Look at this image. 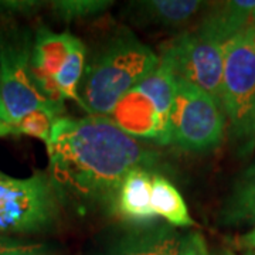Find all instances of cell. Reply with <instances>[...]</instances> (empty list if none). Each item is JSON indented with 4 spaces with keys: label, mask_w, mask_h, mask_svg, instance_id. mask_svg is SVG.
<instances>
[{
    "label": "cell",
    "mask_w": 255,
    "mask_h": 255,
    "mask_svg": "<svg viewBox=\"0 0 255 255\" xmlns=\"http://www.w3.org/2000/svg\"><path fill=\"white\" fill-rule=\"evenodd\" d=\"M50 176L77 200H114L124 177L142 167L155 170L159 155L128 136L107 117L57 119L47 143Z\"/></svg>",
    "instance_id": "obj_1"
},
{
    "label": "cell",
    "mask_w": 255,
    "mask_h": 255,
    "mask_svg": "<svg viewBox=\"0 0 255 255\" xmlns=\"http://www.w3.org/2000/svg\"><path fill=\"white\" fill-rule=\"evenodd\" d=\"M159 65V55L130 30L119 28L92 51L78 88L80 105L90 115L105 117L128 91Z\"/></svg>",
    "instance_id": "obj_2"
},
{
    "label": "cell",
    "mask_w": 255,
    "mask_h": 255,
    "mask_svg": "<svg viewBox=\"0 0 255 255\" xmlns=\"http://www.w3.org/2000/svg\"><path fill=\"white\" fill-rule=\"evenodd\" d=\"M221 108L238 157L255 149V28L248 26L224 46Z\"/></svg>",
    "instance_id": "obj_3"
},
{
    "label": "cell",
    "mask_w": 255,
    "mask_h": 255,
    "mask_svg": "<svg viewBox=\"0 0 255 255\" xmlns=\"http://www.w3.org/2000/svg\"><path fill=\"white\" fill-rule=\"evenodd\" d=\"M31 50L28 28L14 23L0 26V122L10 127L33 111L64 110L63 102L50 101L36 87L30 67Z\"/></svg>",
    "instance_id": "obj_4"
},
{
    "label": "cell",
    "mask_w": 255,
    "mask_h": 255,
    "mask_svg": "<svg viewBox=\"0 0 255 255\" xmlns=\"http://www.w3.org/2000/svg\"><path fill=\"white\" fill-rule=\"evenodd\" d=\"M64 197L48 173L17 179L0 172V234H36L53 228Z\"/></svg>",
    "instance_id": "obj_5"
},
{
    "label": "cell",
    "mask_w": 255,
    "mask_h": 255,
    "mask_svg": "<svg viewBox=\"0 0 255 255\" xmlns=\"http://www.w3.org/2000/svg\"><path fill=\"white\" fill-rule=\"evenodd\" d=\"M226 117L219 104L194 84L176 77L170 112V143L190 153L217 149L226 135Z\"/></svg>",
    "instance_id": "obj_6"
},
{
    "label": "cell",
    "mask_w": 255,
    "mask_h": 255,
    "mask_svg": "<svg viewBox=\"0 0 255 255\" xmlns=\"http://www.w3.org/2000/svg\"><path fill=\"white\" fill-rule=\"evenodd\" d=\"M224 46L194 28L186 30L160 47L159 61L174 77L191 82L207 92L221 107Z\"/></svg>",
    "instance_id": "obj_7"
},
{
    "label": "cell",
    "mask_w": 255,
    "mask_h": 255,
    "mask_svg": "<svg viewBox=\"0 0 255 255\" xmlns=\"http://www.w3.org/2000/svg\"><path fill=\"white\" fill-rule=\"evenodd\" d=\"M105 117L136 140L170 145V122L160 114L153 98L139 85L128 91Z\"/></svg>",
    "instance_id": "obj_8"
},
{
    "label": "cell",
    "mask_w": 255,
    "mask_h": 255,
    "mask_svg": "<svg viewBox=\"0 0 255 255\" xmlns=\"http://www.w3.org/2000/svg\"><path fill=\"white\" fill-rule=\"evenodd\" d=\"M74 37L70 31L55 33L46 26L37 28L33 38L30 67L36 87L54 102H63L55 91V77L65 63Z\"/></svg>",
    "instance_id": "obj_9"
},
{
    "label": "cell",
    "mask_w": 255,
    "mask_h": 255,
    "mask_svg": "<svg viewBox=\"0 0 255 255\" xmlns=\"http://www.w3.org/2000/svg\"><path fill=\"white\" fill-rule=\"evenodd\" d=\"M183 234L167 223L132 228L95 255H180Z\"/></svg>",
    "instance_id": "obj_10"
},
{
    "label": "cell",
    "mask_w": 255,
    "mask_h": 255,
    "mask_svg": "<svg viewBox=\"0 0 255 255\" xmlns=\"http://www.w3.org/2000/svg\"><path fill=\"white\" fill-rule=\"evenodd\" d=\"M155 172L137 167L124 177L111 203L119 219L135 227L155 224L157 216L152 207V176Z\"/></svg>",
    "instance_id": "obj_11"
},
{
    "label": "cell",
    "mask_w": 255,
    "mask_h": 255,
    "mask_svg": "<svg viewBox=\"0 0 255 255\" xmlns=\"http://www.w3.org/2000/svg\"><path fill=\"white\" fill-rule=\"evenodd\" d=\"M207 3L199 0H146L129 4L133 21L163 28L186 27Z\"/></svg>",
    "instance_id": "obj_12"
},
{
    "label": "cell",
    "mask_w": 255,
    "mask_h": 255,
    "mask_svg": "<svg viewBox=\"0 0 255 255\" xmlns=\"http://www.w3.org/2000/svg\"><path fill=\"white\" fill-rule=\"evenodd\" d=\"M255 0H231L210 6L194 30L226 44L240 31L250 26Z\"/></svg>",
    "instance_id": "obj_13"
},
{
    "label": "cell",
    "mask_w": 255,
    "mask_h": 255,
    "mask_svg": "<svg viewBox=\"0 0 255 255\" xmlns=\"http://www.w3.org/2000/svg\"><path fill=\"white\" fill-rule=\"evenodd\" d=\"M217 220L226 227L255 224V162L236 179Z\"/></svg>",
    "instance_id": "obj_14"
},
{
    "label": "cell",
    "mask_w": 255,
    "mask_h": 255,
    "mask_svg": "<svg viewBox=\"0 0 255 255\" xmlns=\"http://www.w3.org/2000/svg\"><path fill=\"white\" fill-rule=\"evenodd\" d=\"M152 207L157 219H163L173 227L194 226L180 191L167 177L157 172L152 176Z\"/></svg>",
    "instance_id": "obj_15"
},
{
    "label": "cell",
    "mask_w": 255,
    "mask_h": 255,
    "mask_svg": "<svg viewBox=\"0 0 255 255\" xmlns=\"http://www.w3.org/2000/svg\"><path fill=\"white\" fill-rule=\"evenodd\" d=\"M87 63V48L78 37H74L68 57L55 77V91L60 100H71L80 105L78 88L81 84Z\"/></svg>",
    "instance_id": "obj_16"
},
{
    "label": "cell",
    "mask_w": 255,
    "mask_h": 255,
    "mask_svg": "<svg viewBox=\"0 0 255 255\" xmlns=\"http://www.w3.org/2000/svg\"><path fill=\"white\" fill-rule=\"evenodd\" d=\"M64 110L60 108H43L30 112L20 122L13 125V133L27 135L43 140L44 143L50 142L51 130L57 122V119L61 118Z\"/></svg>",
    "instance_id": "obj_17"
},
{
    "label": "cell",
    "mask_w": 255,
    "mask_h": 255,
    "mask_svg": "<svg viewBox=\"0 0 255 255\" xmlns=\"http://www.w3.org/2000/svg\"><path fill=\"white\" fill-rule=\"evenodd\" d=\"M112 1L108 0H61L53 1L51 9L57 16L65 21L97 16L110 7Z\"/></svg>",
    "instance_id": "obj_18"
},
{
    "label": "cell",
    "mask_w": 255,
    "mask_h": 255,
    "mask_svg": "<svg viewBox=\"0 0 255 255\" xmlns=\"http://www.w3.org/2000/svg\"><path fill=\"white\" fill-rule=\"evenodd\" d=\"M180 255H210L206 240L200 233L194 231L184 234Z\"/></svg>",
    "instance_id": "obj_19"
},
{
    "label": "cell",
    "mask_w": 255,
    "mask_h": 255,
    "mask_svg": "<svg viewBox=\"0 0 255 255\" xmlns=\"http://www.w3.org/2000/svg\"><path fill=\"white\" fill-rule=\"evenodd\" d=\"M38 246V244H30L24 243L16 238H11L9 236H1L0 234V255L11 254V253H17V251H24L28 248Z\"/></svg>",
    "instance_id": "obj_20"
},
{
    "label": "cell",
    "mask_w": 255,
    "mask_h": 255,
    "mask_svg": "<svg viewBox=\"0 0 255 255\" xmlns=\"http://www.w3.org/2000/svg\"><path fill=\"white\" fill-rule=\"evenodd\" d=\"M238 246L243 247V248H248V250H255V227L250 231V233H247L244 236H241V237L237 240Z\"/></svg>",
    "instance_id": "obj_21"
},
{
    "label": "cell",
    "mask_w": 255,
    "mask_h": 255,
    "mask_svg": "<svg viewBox=\"0 0 255 255\" xmlns=\"http://www.w3.org/2000/svg\"><path fill=\"white\" fill-rule=\"evenodd\" d=\"M6 255H54L53 253H50L48 250H46V247L38 244V246L33 247V248H28L24 251H17V253H11V254Z\"/></svg>",
    "instance_id": "obj_22"
},
{
    "label": "cell",
    "mask_w": 255,
    "mask_h": 255,
    "mask_svg": "<svg viewBox=\"0 0 255 255\" xmlns=\"http://www.w3.org/2000/svg\"><path fill=\"white\" fill-rule=\"evenodd\" d=\"M9 133H13V128L0 122V137L4 136V135H9Z\"/></svg>",
    "instance_id": "obj_23"
},
{
    "label": "cell",
    "mask_w": 255,
    "mask_h": 255,
    "mask_svg": "<svg viewBox=\"0 0 255 255\" xmlns=\"http://www.w3.org/2000/svg\"><path fill=\"white\" fill-rule=\"evenodd\" d=\"M210 255H236L231 250H228V248H219V250H216V251H213Z\"/></svg>",
    "instance_id": "obj_24"
},
{
    "label": "cell",
    "mask_w": 255,
    "mask_h": 255,
    "mask_svg": "<svg viewBox=\"0 0 255 255\" xmlns=\"http://www.w3.org/2000/svg\"><path fill=\"white\" fill-rule=\"evenodd\" d=\"M250 26L253 28H255V9L253 11V16H251V21H250Z\"/></svg>",
    "instance_id": "obj_25"
},
{
    "label": "cell",
    "mask_w": 255,
    "mask_h": 255,
    "mask_svg": "<svg viewBox=\"0 0 255 255\" xmlns=\"http://www.w3.org/2000/svg\"><path fill=\"white\" fill-rule=\"evenodd\" d=\"M246 255H255V253H253V251H250V253H247Z\"/></svg>",
    "instance_id": "obj_26"
}]
</instances>
